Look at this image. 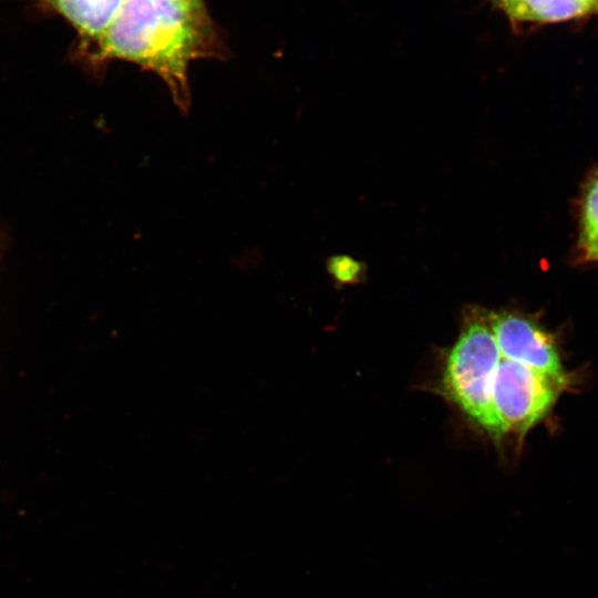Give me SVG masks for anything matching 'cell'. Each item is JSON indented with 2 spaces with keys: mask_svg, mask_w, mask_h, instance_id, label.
Returning <instances> with one entry per match:
<instances>
[{
  "mask_svg": "<svg viewBox=\"0 0 598 598\" xmlns=\"http://www.w3.org/2000/svg\"><path fill=\"white\" fill-rule=\"evenodd\" d=\"M327 270L339 285H353L364 279L367 266L349 255H334L327 260Z\"/></svg>",
  "mask_w": 598,
  "mask_h": 598,
  "instance_id": "obj_7",
  "label": "cell"
},
{
  "mask_svg": "<svg viewBox=\"0 0 598 598\" xmlns=\"http://www.w3.org/2000/svg\"><path fill=\"white\" fill-rule=\"evenodd\" d=\"M156 1L175 3L183 7H188V8H198V9L204 8L202 0H156Z\"/></svg>",
  "mask_w": 598,
  "mask_h": 598,
  "instance_id": "obj_8",
  "label": "cell"
},
{
  "mask_svg": "<svg viewBox=\"0 0 598 598\" xmlns=\"http://www.w3.org/2000/svg\"><path fill=\"white\" fill-rule=\"evenodd\" d=\"M83 35L99 40L125 0H44Z\"/></svg>",
  "mask_w": 598,
  "mask_h": 598,
  "instance_id": "obj_5",
  "label": "cell"
},
{
  "mask_svg": "<svg viewBox=\"0 0 598 598\" xmlns=\"http://www.w3.org/2000/svg\"><path fill=\"white\" fill-rule=\"evenodd\" d=\"M576 252L581 261L598 264V168L588 175L578 198Z\"/></svg>",
  "mask_w": 598,
  "mask_h": 598,
  "instance_id": "obj_6",
  "label": "cell"
},
{
  "mask_svg": "<svg viewBox=\"0 0 598 598\" xmlns=\"http://www.w3.org/2000/svg\"><path fill=\"white\" fill-rule=\"evenodd\" d=\"M488 322L503 359L563 381L555 344L536 323L513 312L492 313Z\"/></svg>",
  "mask_w": 598,
  "mask_h": 598,
  "instance_id": "obj_4",
  "label": "cell"
},
{
  "mask_svg": "<svg viewBox=\"0 0 598 598\" xmlns=\"http://www.w3.org/2000/svg\"><path fill=\"white\" fill-rule=\"evenodd\" d=\"M502 360L488 323L471 318L451 349L443 374L445 394L493 439L504 429L493 404V383Z\"/></svg>",
  "mask_w": 598,
  "mask_h": 598,
  "instance_id": "obj_2",
  "label": "cell"
},
{
  "mask_svg": "<svg viewBox=\"0 0 598 598\" xmlns=\"http://www.w3.org/2000/svg\"><path fill=\"white\" fill-rule=\"evenodd\" d=\"M560 380L503 359L493 383V404L504 432L525 434L556 401Z\"/></svg>",
  "mask_w": 598,
  "mask_h": 598,
  "instance_id": "obj_3",
  "label": "cell"
},
{
  "mask_svg": "<svg viewBox=\"0 0 598 598\" xmlns=\"http://www.w3.org/2000/svg\"><path fill=\"white\" fill-rule=\"evenodd\" d=\"M204 8L125 0L97 40V59H121L156 73L182 112L190 105L189 63L210 50Z\"/></svg>",
  "mask_w": 598,
  "mask_h": 598,
  "instance_id": "obj_1",
  "label": "cell"
}]
</instances>
